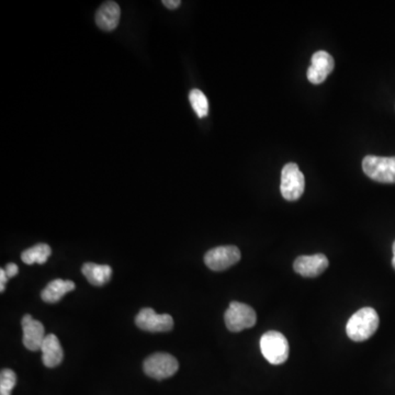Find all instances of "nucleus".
<instances>
[{
  "instance_id": "obj_1",
  "label": "nucleus",
  "mask_w": 395,
  "mask_h": 395,
  "mask_svg": "<svg viewBox=\"0 0 395 395\" xmlns=\"http://www.w3.org/2000/svg\"><path fill=\"white\" fill-rule=\"evenodd\" d=\"M379 315L372 307H364L352 314L346 325V333L354 342H364L374 335L379 327Z\"/></svg>"
},
{
  "instance_id": "obj_2",
  "label": "nucleus",
  "mask_w": 395,
  "mask_h": 395,
  "mask_svg": "<svg viewBox=\"0 0 395 395\" xmlns=\"http://www.w3.org/2000/svg\"><path fill=\"white\" fill-rule=\"evenodd\" d=\"M259 345L263 357L271 364H285L289 358V342L279 332L269 331L263 334Z\"/></svg>"
},
{
  "instance_id": "obj_3",
  "label": "nucleus",
  "mask_w": 395,
  "mask_h": 395,
  "mask_svg": "<svg viewBox=\"0 0 395 395\" xmlns=\"http://www.w3.org/2000/svg\"><path fill=\"white\" fill-rule=\"evenodd\" d=\"M362 169L369 178L382 184H395V157L366 156Z\"/></svg>"
},
{
  "instance_id": "obj_4",
  "label": "nucleus",
  "mask_w": 395,
  "mask_h": 395,
  "mask_svg": "<svg viewBox=\"0 0 395 395\" xmlns=\"http://www.w3.org/2000/svg\"><path fill=\"white\" fill-rule=\"evenodd\" d=\"M305 175L295 163H289L281 173V194L288 201H297L305 192Z\"/></svg>"
},
{
  "instance_id": "obj_5",
  "label": "nucleus",
  "mask_w": 395,
  "mask_h": 395,
  "mask_svg": "<svg viewBox=\"0 0 395 395\" xmlns=\"http://www.w3.org/2000/svg\"><path fill=\"white\" fill-rule=\"evenodd\" d=\"M226 327L231 332L238 333L246 328L253 327L256 324V312L253 307L241 302H232L224 314Z\"/></svg>"
},
{
  "instance_id": "obj_6",
  "label": "nucleus",
  "mask_w": 395,
  "mask_h": 395,
  "mask_svg": "<svg viewBox=\"0 0 395 395\" xmlns=\"http://www.w3.org/2000/svg\"><path fill=\"white\" fill-rule=\"evenodd\" d=\"M179 364L174 356L165 352L152 354L144 362V372L156 380L170 378L178 372Z\"/></svg>"
},
{
  "instance_id": "obj_7",
  "label": "nucleus",
  "mask_w": 395,
  "mask_h": 395,
  "mask_svg": "<svg viewBox=\"0 0 395 395\" xmlns=\"http://www.w3.org/2000/svg\"><path fill=\"white\" fill-rule=\"evenodd\" d=\"M240 260V249L233 245L210 249L204 256V263L206 266L214 271L226 270Z\"/></svg>"
},
{
  "instance_id": "obj_8",
  "label": "nucleus",
  "mask_w": 395,
  "mask_h": 395,
  "mask_svg": "<svg viewBox=\"0 0 395 395\" xmlns=\"http://www.w3.org/2000/svg\"><path fill=\"white\" fill-rule=\"evenodd\" d=\"M135 323L143 331L161 333L169 332L174 327V319L169 314H157L151 307H145L137 314Z\"/></svg>"
},
{
  "instance_id": "obj_9",
  "label": "nucleus",
  "mask_w": 395,
  "mask_h": 395,
  "mask_svg": "<svg viewBox=\"0 0 395 395\" xmlns=\"http://www.w3.org/2000/svg\"><path fill=\"white\" fill-rule=\"evenodd\" d=\"M335 62L331 54L325 51H319L312 56V66L307 70V79L314 85L322 84L327 78L330 73L333 72Z\"/></svg>"
},
{
  "instance_id": "obj_10",
  "label": "nucleus",
  "mask_w": 395,
  "mask_h": 395,
  "mask_svg": "<svg viewBox=\"0 0 395 395\" xmlns=\"http://www.w3.org/2000/svg\"><path fill=\"white\" fill-rule=\"evenodd\" d=\"M23 328V344L26 349L38 352L41 349L42 344L46 339L43 324L36 321L30 314H26L21 321Z\"/></svg>"
},
{
  "instance_id": "obj_11",
  "label": "nucleus",
  "mask_w": 395,
  "mask_h": 395,
  "mask_svg": "<svg viewBox=\"0 0 395 395\" xmlns=\"http://www.w3.org/2000/svg\"><path fill=\"white\" fill-rule=\"evenodd\" d=\"M328 265L330 263L325 255L315 254L312 256L297 257L293 263V268L295 273L303 277L315 278L327 269Z\"/></svg>"
},
{
  "instance_id": "obj_12",
  "label": "nucleus",
  "mask_w": 395,
  "mask_h": 395,
  "mask_svg": "<svg viewBox=\"0 0 395 395\" xmlns=\"http://www.w3.org/2000/svg\"><path fill=\"white\" fill-rule=\"evenodd\" d=\"M120 17V6L115 1H105L97 10L96 23L103 31H113L119 24Z\"/></svg>"
},
{
  "instance_id": "obj_13",
  "label": "nucleus",
  "mask_w": 395,
  "mask_h": 395,
  "mask_svg": "<svg viewBox=\"0 0 395 395\" xmlns=\"http://www.w3.org/2000/svg\"><path fill=\"white\" fill-rule=\"evenodd\" d=\"M42 362L48 368H56L64 358L62 346L60 340L54 334H48L46 336L41 347Z\"/></svg>"
},
{
  "instance_id": "obj_14",
  "label": "nucleus",
  "mask_w": 395,
  "mask_h": 395,
  "mask_svg": "<svg viewBox=\"0 0 395 395\" xmlns=\"http://www.w3.org/2000/svg\"><path fill=\"white\" fill-rule=\"evenodd\" d=\"M83 275L86 277L89 283L96 287H101L108 283L112 275V269L107 265H97L94 263H86L82 268Z\"/></svg>"
},
{
  "instance_id": "obj_15",
  "label": "nucleus",
  "mask_w": 395,
  "mask_h": 395,
  "mask_svg": "<svg viewBox=\"0 0 395 395\" xmlns=\"http://www.w3.org/2000/svg\"><path fill=\"white\" fill-rule=\"evenodd\" d=\"M75 288L76 285L73 281L56 279L46 285V289L42 291L41 297L46 303H56Z\"/></svg>"
},
{
  "instance_id": "obj_16",
  "label": "nucleus",
  "mask_w": 395,
  "mask_h": 395,
  "mask_svg": "<svg viewBox=\"0 0 395 395\" xmlns=\"http://www.w3.org/2000/svg\"><path fill=\"white\" fill-rule=\"evenodd\" d=\"M52 254V249L48 244L40 243V244L34 245L31 248L26 249L21 254V259L26 265H32V263H46L48 257Z\"/></svg>"
},
{
  "instance_id": "obj_17",
  "label": "nucleus",
  "mask_w": 395,
  "mask_h": 395,
  "mask_svg": "<svg viewBox=\"0 0 395 395\" xmlns=\"http://www.w3.org/2000/svg\"><path fill=\"white\" fill-rule=\"evenodd\" d=\"M189 100L191 103L194 112L199 117H206L209 113V102L206 95L199 89H194L190 91Z\"/></svg>"
},
{
  "instance_id": "obj_18",
  "label": "nucleus",
  "mask_w": 395,
  "mask_h": 395,
  "mask_svg": "<svg viewBox=\"0 0 395 395\" xmlns=\"http://www.w3.org/2000/svg\"><path fill=\"white\" fill-rule=\"evenodd\" d=\"M17 376L11 369H3L0 374V395H11L16 386Z\"/></svg>"
},
{
  "instance_id": "obj_19",
  "label": "nucleus",
  "mask_w": 395,
  "mask_h": 395,
  "mask_svg": "<svg viewBox=\"0 0 395 395\" xmlns=\"http://www.w3.org/2000/svg\"><path fill=\"white\" fill-rule=\"evenodd\" d=\"M6 275H7L8 279L15 277L19 273V268H18L17 265L14 263H8L5 268Z\"/></svg>"
},
{
  "instance_id": "obj_20",
  "label": "nucleus",
  "mask_w": 395,
  "mask_h": 395,
  "mask_svg": "<svg viewBox=\"0 0 395 395\" xmlns=\"http://www.w3.org/2000/svg\"><path fill=\"white\" fill-rule=\"evenodd\" d=\"M181 1L179 0H164L163 5L165 6L168 9H176V8L179 7Z\"/></svg>"
},
{
  "instance_id": "obj_21",
  "label": "nucleus",
  "mask_w": 395,
  "mask_h": 395,
  "mask_svg": "<svg viewBox=\"0 0 395 395\" xmlns=\"http://www.w3.org/2000/svg\"><path fill=\"white\" fill-rule=\"evenodd\" d=\"M7 280L8 277L7 275H6L5 269H1V270H0V291H1V293H4V291H5V285L6 283H7Z\"/></svg>"
},
{
  "instance_id": "obj_22",
  "label": "nucleus",
  "mask_w": 395,
  "mask_h": 395,
  "mask_svg": "<svg viewBox=\"0 0 395 395\" xmlns=\"http://www.w3.org/2000/svg\"><path fill=\"white\" fill-rule=\"evenodd\" d=\"M392 266L395 269V242L393 244V259H392Z\"/></svg>"
}]
</instances>
